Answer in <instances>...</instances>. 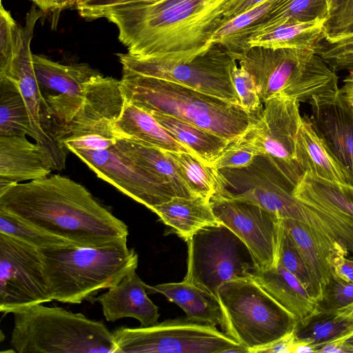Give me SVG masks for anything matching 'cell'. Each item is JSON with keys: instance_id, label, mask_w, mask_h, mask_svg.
Listing matches in <instances>:
<instances>
[{"instance_id": "1", "label": "cell", "mask_w": 353, "mask_h": 353, "mask_svg": "<svg viewBox=\"0 0 353 353\" xmlns=\"http://www.w3.org/2000/svg\"><path fill=\"white\" fill-rule=\"evenodd\" d=\"M229 0H159L109 13L128 53L161 62L190 61L214 43Z\"/></svg>"}, {"instance_id": "2", "label": "cell", "mask_w": 353, "mask_h": 353, "mask_svg": "<svg viewBox=\"0 0 353 353\" xmlns=\"http://www.w3.org/2000/svg\"><path fill=\"white\" fill-rule=\"evenodd\" d=\"M0 208L78 246L128 238V228L83 185L59 174L17 183L0 194Z\"/></svg>"}, {"instance_id": "3", "label": "cell", "mask_w": 353, "mask_h": 353, "mask_svg": "<svg viewBox=\"0 0 353 353\" xmlns=\"http://www.w3.org/2000/svg\"><path fill=\"white\" fill-rule=\"evenodd\" d=\"M127 242L124 238L99 247L39 249L52 299L70 304L93 303L100 291L116 286L138 266L139 255Z\"/></svg>"}, {"instance_id": "4", "label": "cell", "mask_w": 353, "mask_h": 353, "mask_svg": "<svg viewBox=\"0 0 353 353\" xmlns=\"http://www.w3.org/2000/svg\"><path fill=\"white\" fill-rule=\"evenodd\" d=\"M125 100L149 112L177 118L230 141L244 134L255 117L240 104L157 78L122 73Z\"/></svg>"}, {"instance_id": "5", "label": "cell", "mask_w": 353, "mask_h": 353, "mask_svg": "<svg viewBox=\"0 0 353 353\" xmlns=\"http://www.w3.org/2000/svg\"><path fill=\"white\" fill-rule=\"evenodd\" d=\"M10 344L19 353H117L102 321L59 307L36 304L14 311Z\"/></svg>"}, {"instance_id": "6", "label": "cell", "mask_w": 353, "mask_h": 353, "mask_svg": "<svg viewBox=\"0 0 353 353\" xmlns=\"http://www.w3.org/2000/svg\"><path fill=\"white\" fill-rule=\"evenodd\" d=\"M236 61L254 78L261 103L283 96L299 102L338 87V76L308 49L252 46Z\"/></svg>"}, {"instance_id": "7", "label": "cell", "mask_w": 353, "mask_h": 353, "mask_svg": "<svg viewBox=\"0 0 353 353\" xmlns=\"http://www.w3.org/2000/svg\"><path fill=\"white\" fill-rule=\"evenodd\" d=\"M226 334L249 353L294 330L296 321L253 278L223 283L217 290Z\"/></svg>"}, {"instance_id": "8", "label": "cell", "mask_w": 353, "mask_h": 353, "mask_svg": "<svg viewBox=\"0 0 353 353\" xmlns=\"http://www.w3.org/2000/svg\"><path fill=\"white\" fill-rule=\"evenodd\" d=\"M187 243V273L183 280L216 297L223 283L252 277L256 270L247 245L221 223L199 230Z\"/></svg>"}, {"instance_id": "9", "label": "cell", "mask_w": 353, "mask_h": 353, "mask_svg": "<svg viewBox=\"0 0 353 353\" xmlns=\"http://www.w3.org/2000/svg\"><path fill=\"white\" fill-rule=\"evenodd\" d=\"M112 333L117 353H225L248 350L215 326L186 317L148 327H119Z\"/></svg>"}, {"instance_id": "10", "label": "cell", "mask_w": 353, "mask_h": 353, "mask_svg": "<svg viewBox=\"0 0 353 353\" xmlns=\"http://www.w3.org/2000/svg\"><path fill=\"white\" fill-rule=\"evenodd\" d=\"M33 64L42 129L64 146L72 121L83 103L85 84L98 72L85 63L64 65L37 54H33Z\"/></svg>"}, {"instance_id": "11", "label": "cell", "mask_w": 353, "mask_h": 353, "mask_svg": "<svg viewBox=\"0 0 353 353\" xmlns=\"http://www.w3.org/2000/svg\"><path fill=\"white\" fill-rule=\"evenodd\" d=\"M122 73L137 74L172 81L240 104L231 79L236 60L221 44L214 43L188 61L161 62L117 54ZM241 105V104H240Z\"/></svg>"}, {"instance_id": "12", "label": "cell", "mask_w": 353, "mask_h": 353, "mask_svg": "<svg viewBox=\"0 0 353 353\" xmlns=\"http://www.w3.org/2000/svg\"><path fill=\"white\" fill-rule=\"evenodd\" d=\"M218 172L216 194L250 201L281 219L299 220L302 203L294 195L296 187L265 155L255 157L248 166Z\"/></svg>"}, {"instance_id": "13", "label": "cell", "mask_w": 353, "mask_h": 353, "mask_svg": "<svg viewBox=\"0 0 353 353\" xmlns=\"http://www.w3.org/2000/svg\"><path fill=\"white\" fill-rule=\"evenodd\" d=\"M299 101L278 96L265 103L245 134L261 154L268 157L296 187L305 172L296 155V139L302 119Z\"/></svg>"}, {"instance_id": "14", "label": "cell", "mask_w": 353, "mask_h": 353, "mask_svg": "<svg viewBox=\"0 0 353 353\" xmlns=\"http://www.w3.org/2000/svg\"><path fill=\"white\" fill-rule=\"evenodd\" d=\"M294 195L304 206L302 222L353 255V186L305 172Z\"/></svg>"}, {"instance_id": "15", "label": "cell", "mask_w": 353, "mask_h": 353, "mask_svg": "<svg viewBox=\"0 0 353 353\" xmlns=\"http://www.w3.org/2000/svg\"><path fill=\"white\" fill-rule=\"evenodd\" d=\"M52 301L39 249L0 233V311Z\"/></svg>"}, {"instance_id": "16", "label": "cell", "mask_w": 353, "mask_h": 353, "mask_svg": "<svg viewBox=\"0 0 353 353\" xmlns=\"http://www.w3.org/2000/svg\"><path fill=\"white\" fill-rule=\"evenodd\" d=\"M210 202L219 223L231 230L247 245L256 269L278 265L282 219L243 199L215 194Z\"/></svg>"}, {"instance_id": "17", "label": "cell", "mask_w": 353, "mask_h": 353, "mask_svg": "<svg viewBox=\"0 0 353 353\" xmlns=\"http://www.w3.org/2000/svg\"><path fill=\"white\" fill-rule=\"evenodd\" d=\"M96 175L149 210L176 196L159 177L119 150L69 148Z\"/></svg>"}, {"instance_id": "18", "label": "cell", "mask_w": 353, "mask_h": 353, "mask_svg": "<svg viewBox=\"0 0 353 353\" xmlns=\"http://www.w3.org/2000/svg\"><path fill=\"white\" fill-rule=\"evenodd\" d=\"M308 119L353 186V110L341 89L313 96Z\"/></svg>"}, {"instance_id": "19", "label": "cell", "mask_w": 353, "mask_h": 353, "mask_svg": "<svg viewBox=\"0 0 353 353\" xmlns=\"http://www.w3.org/2000/svg\"><path fill=\"white\" fill-rule=\"evenodd\" d=\"M42 13L36 6H32L28 12L25 24L22 26L21 50L14 61L9 76L3 79H11L17 83L29 112L32 127L36 134L35 141L43 150L52 170L60 171L65 167L68 150L52 140L42 129L40 94L34 70L33 54L30 49L34 26Z\"/></svg>"}, {"instance_id": "20", "label": "cell", "mask_w": 353, "mask_h": 353, "mask_svg": "<svg viewBox=\"0 0 353 353\" xmlns=\"http://www.w3.org/2000/svg\"><path fill=\"white\" fill-rule=\"evenodd\" d=\"M124 102L120 80L98 72L85 84L83 103L64 141L83 137L117 141L114 123Z\"/></svg>"}, {"instance_id": "21", "label": "cell", "mask_w": 353, "mask_h": 353, "mask_svg": "<svg viewBox=\"0 0 353 353\" xmlns=\"http://www.w3.org/2000/svg\"><path fill=\"white\" fill-rule=\"evenodd\" d=\"M146 286L133 270L116 286L99 295L96 301L101 304L106 321L132 317L140 322L141 327L157 323L159 308L148 298Z\"/></svg>"}, {"instance_id": "22", "label": "cell", "mask_w": 353, "mask_h": 353, "mask_svg": "<svg viewBox=\"0 0 353 353\" xmlns=\"http://www.w3.org/2000/svg\"><path fill=\"white\" fill-rule=\"evenodd\" d=\"M282 221L322 292L324 285L334 275L336 261L341 256L350 254L348 251L302 221L292 219H282Z\"/></svg>"}, {"instance_id": "23", "label": "cell", "mask_w": 353, "mask_h": 353, "mask_svg": "<svg viewBox=\"0 0 353 353\" xmlns=\"http://www.w3.org/2000/svg\"><path fill=\"white\" fill-rule=\"evenodd\" d=\"M52 171L41 148L26 136H0V178L17 183L49 176Z\"/></svg>"}, {"instance_id": "24", "label": "cell", "mask_w": 353, "mask_h": 353, "mask_svg": "<svg viewBox=\"0 0 353 353\" xmlns=\"http://www.w3.org/2000/svg\"><path fill=\"white\" fill-rule=\"evenodd\" d=\"M114 128L117 139H130L163 151L195 154L174 139L150 112L125 100L121 114L114 123Z\"/></svg>"}, {"instance_id": "25", "label": "cell", "mask_w": 353, "mask_h": 353, "mask_svg": "<svg viewBox=\"0 0 353 353\" xmlns=\"http://www.w3.org/2000/svg\"><path fill=\"white\" fill-rule=\"evenodd\" d=\"M252 278L299 322L316 310V301L301 282L281 265L256 269Z\"/></svg>"}, {"instance_id": "26", "label": "cell", "mask_w": 353, "mask_h": 353, "mask_svg": "<svg viewBox=\"0 0 353 353\" xmlns=\"http://www.w3.org/2000/svg\"><path fill=\"white\" fill-rule=\"evenodd\" d=\"M150 210L186 242L199 230L220 223L210 200L202 196H174Z\"/></svg>"}, {"instance_id": "27", "label": "cell", "mask_w": 353, "mask_h": 353, "mask_svg": "<svg viewBox=\"0 0 353 353\" xmlns=\"http://www.w3.org/2000/svg\"><path fill=\"white\" fill-rule=\"evenodd\" d=\"M149 293H160L179 305L188 319L212 326L221 325L223 317L218 298L183 280L146 286Z\"/></svg>"}, {"instance_id": "28", "label": "cell", "mask_w": 353, "mask_h": 353, "mask_svg": "<svg viewBox=\"0 0 353 353\" xmlns=\"http://www.w3.org/2000/svg\"><path fill=\"white\" fill-rule=\"evenodd\" d=\"M290 0H265L224 24L213 41L221 44L236 60L248 48V40L259 32L272 16Z\"/></svg>"}, {"instance_id": "29", "label": "cell", "mask_w": 353, "mask_h": 353, "mask_svg": "<svg viewBox=\"0 0 353 353\" xmlns=\"http://www.w3.org/2000/svg\"><path fill=\"white\" fill-rule=\"evenodd\" d=\"M296 155L305 172L327 181L347 183L343 168L314 131L307 114L302 117L299 128Z\"/></svg>"}, {"instance_id": "30", "label": "cell", "mask_w": 353, "mask_h": 353, "mask_svg": "<svg viewBox=\"0 0 353 353\" xmlns=\"http://www.w3.org/2000/svg\"><path fill=\"white\" fill-rule=\"evenodd\" d=\"M325 20L284 22L252 35L248 40V48L308 49L316 53L325 39L323 28Z\"/></svg>"}, {"instance_id": "31", "label": "cell", "mask_w": 353, "mask_h": 353, "mask_svg": "<svg viewBox=\"0 0 353 353\" xmlns=\"http://www.w3.org/2000/svg\"><path fill=\"white\" fill-rule=\"evenodd\" d=\"M150 113L174 139L208 165H213L232 141L172 116L156 112Z\"/></svg>"}, {"instance_id": "32", "label": "cell", "mask_w": 353, "mask_h": 353, "mask_svg": "<svg viewBox=\"0 0 353 353\" xmlns=\"http://www.w3.org/2000/svg\"><path fill=\"white\" fill-rule=\"evenodd\" d=\"M115 145L135 162L163 180L176 196L195 197L165 151L130 139H117Z\"/></svg>"}, {"instance_id": "33", "label": "cell", "mask_w": 353, "mask_h": 353, "mask_svg": "<svg viewBox=\"0 0 353 353\" xmlns=\"http://www.w3.org/2000/svg\"><path fill=\"white\" fill-rule=\"evenodd\" d=\"M352 332L353 319L337 312L318 310L296 322L294 328L296 340L311 345L315 352L323 345L343 339Z\"/></svg>"}, {"instance_id": "34", "label": "cell", "mask_w": 353, "mask_h": 353, "mask_svg": "<svg viewBox=\"0 0 353 353\" xmlns=\"http://www.w3.org/2000/svg\"><path fill=\"white\" fill-rule=\"evenodd\" d=\"M36 134L24 99L17 83L9 79H0V136Z\"/></svg>"}, {"instance_id": "35", "label": "cell", "mask_w": 353, "mask_h": 353, "mask_svg": "<svg viewBox=\"0 0 353 353\" xmlns=\"http://www.w3.org/2000/svg\"><path fill=\"white\" fill-rule=\"evenodd\" d=\"M174 163L181 177L196 196L208 200L219 188L218 170L196 155L185 152L165 151Z\"/></svg>"}, {"instance_id": "36", "label": "cell", "mask_w": 353, "mask_h": 353, "mask_svg": "<svg viewBox=\"0 0 353 353\" xmlns=\"http://www.w3.org/2000/svg\"><path fill=\"white\" fill-rule=\"evenodd\" d=\"M0 233L14 237L37 249L74 245L61 237L40 230L1 208Z\"/></svg>"}, {"instance_id": "37", "label": "cell", "mask_w": 353, "mask_h": 353, "mask_svg": "<svg viewBox=\"0 0 353 353\" xmlns=\"http://www.w3.org/2000/svg\"><path fill=\"white\" fill-rule=\"evenodd\" d=\"M283 222V221H282ZM279 264L292 273L316 300L321 295V289L311 274L303 256L283 224Z\"/></svg>"}, {"instance_id": "38", "label": "cell", "mask_w": 353, "mask_h": 353, "mask_svg": "<svg viewBox=\"0 0 353 353\" xmlns=\"http://www.w3.org/2000/svg\"><path fill=\"white\" fill-rule=\"evenodd\" d=\"M328 14L326 0H290L272 16L259 32L286 21L310 22L327 19Z\"/></svg>"}, {"instance_id": "39", "label": "cell", "mask_w": 353, "mask_h": 353, "mask_svg": "<svg viewBox=\"0 0 353 353\" xmlns=\"http://www.w3.org/2000/svg\"><path fill=\"white\" fill-rule=\"evenodd\" d=\"M23 41V28L1 3L0 8V79L9 76Z\"/></svg>"}, {"instance_id": "40", "label": "cell", "mask_w": 353, "mask_h": 353, "mask_svg": "<svg viewBox=\"0 0 353 353\" xmlns=\"http://www.w3.org/2000/svg\"><path fill=\"white\" fill-rule=\"evenodd\" d=\"M325 41L353 37V0H335L324 22Z\"/></svg>"}, {"instance_id": "41", "label": "cell", "mask_w": 353, "mask_h": 353, "mask_svg": "<svg viewBox=\"0 0 353 353\" xmlns=\"http://www.w3.org/2000/svg\"><path fill=\"white\" fill-rule=\"evenodd\" d=\"M260 154L256 146L244 134L230 142L213 166L217 170L241 168L249 165Z\"/></svg>"}, {"instance_id": "42", "label": "cell", "mask_w": 353, "mask_h": 353, "mask_svg": "<svg viewBox=\"0 0 353 353\" xmlns=\"http://www.w3.org/2000/svg\"><path fill=\"white\" fill-rule=\"evenodd\" d=\"M353 303V282L333 275L322 289L316 310L337 312Z\"/></svg>"}, {"instance_id": "43", "label": "cell", "mask_w": 353, "mask_h": 353, "mask_svg": "<svg viewBox=\"0 0 353 353\" xmlns=\"http://www.w3.org/2000/svg\"><path fill=\"white\" fill-rule=\"evenodd\" d=\"M230 75L241 105L249 113L256 116L263 107L254 78L243 68L239 67L237 63L232 68Z\"/></svg>"}, {"instance_id": "44", "label": "cell", "mask_w": 353, "mask_h": 353, "mask_svg": "<svg viewBox=\"0 0 353 353\" xmlns=\"http://www.w3.org/2000/svg\"><path fill=\"white\" fill-rule=\"evenodd\" d=\"M316 54L335 72L353 65V37L328 43L323 41Z\"/></svg>"}, {"instance_id": "45", "label": "cell", "mask_w": 353, "mask_h": 353, "mask_svg": "<svg viewBox=\"0 0 353 353\" xmlns=\"http://www.w3.org/2000/svg\"><path fill=\"white\" fill-rule=\"evenodd\" d=\"M159 0H81L75 8L87 21L105 18L106 16L126 6L152 3Z\"/></svg>"}, {"instance_id": "46", "label": "cell", "mask_w": 353, "mask_h": 353, "mask_svg": "<svg viewBox=\"0 0 353 353\" xmlns=\"http://www.w3.org/2000/svg\"><path fill=\"white\" fill-rule=\"evenodd\" d=\"M263 1L265 0H229L223 12V25Z\"/></svg>"}, {"instance_id": "47", "label": "cell", "mask_w": 353, "mask_h": 353, "mask_svg": "<svg viewBox=\"0 0 353 353\" xmlns=\"http://www.w3.org/2000/svg\"><path fill=\"white\" fill-rule=\"evenodd\" d=\"M296 342L294 330L274 342L258 349L255 353H291Z\"/></svg>"}, {"instance_id": "48", "label": "cell", "mask_w": 353, "mask_h": 353, "mask_svg": "<svg viewBox=\"0 0 353 353\" xmlns=\"http://www.w3.org/2000/svg\"><path fill=\"white\" fill-rule=\"evenodd\" d=\"M334 274L353 282V255H343L338 259L334 265Z\"/></svg>"}, {"instance_id": "49", "label": "cell", "mask_w": 353, "mask_h": 353, "mask_svg": "<svg viewBox=\"0 0 353 353\" xmlns=\"http://www.w3.org/2000/svg\"><path fill=\"white\" fill-rule=\"evenodd\" d=\"M343 339H339L332 341L321 346L316 352L321 353H338V352H352L350 347H348L343 342Z\"/></svg>"}, {"instance_id": "50", "label": "cell", "mask_w": 353, "mask_h": 353, "mask_svg": "<svg viewBox=\"0 0 353 353\" xmlns=\"http://www.w3.org/2000/svg\"><path fill=\"white\" fill-rule=\"evenodd\" d=\"M51 8L50 11L57 12L61 11L66 8H69L73 6H76L81 0H50Z\"/></svg>"}, {"instance_id": "51", "label": "cell", "mask_w": 353, "mask_h": 353, "mask_svg": "<svg viewBox=\"0 0 353 353\" xmlns=\"http://www.w3.org/2000/svg\"><path fill=\"white\" fill-rule=\"evenodd\" d=\"M349 74L343 80L341 88L344 94H353V65L348 70Z\"/></svg>"}, {"instance_id": "52", "label": "cell", "mask_w": 353, "mask_h": 353, "mask_svg": "<svg viewBox=\"0 0 353 353\" xmlns=\"http://www.w3.org/2000/svg\"><path fill=\"white\" fill-rule=\"evenodd\" d=\"M293 353L299 352H315L314 348L311 345L296 340V343L293 347Z\"/></svg>"}, {"instance_id": "53", "label": "cell", "mask_w": 353, "mask_h": 353, "mask_svg": "<svg viewBox=\"0 0 353 353\" xmlns=\"http://www.w3.org/2000/svg\"><path fill=\"white\" fill-rule=\"evenodd\" d=\"M40 8L42 12L50 11L51 4L50 0H31Z\"/></svg>"}, {"instance_id": "54", "label": "cell", "mask_w": 353, "mask_h": 353, "mask_svg": "<svg viewBox=\"0 0 353 353\" xmlns=\"http://www.w3.org/2000/svg\"><path fill=\"white\" fill-rule=\"evenodd\" d=\"M337 313L343 316L353 319V303L337 311Z\"/></svg>"}, {"instance_id": "55", "label": "cell", "mask_w": 353, "mask_h": 353, "mask_svg": "<svg viewBox=\"0 0 353 353\" xmlns=\"http://www.w3.org/2000/svg\"><path fill=\"white\" fill-rule=\"evenodd\" d=\"M343 342L353 352V332L343 339Z\"/></svg>"}, {"instance_id": "56", "label": "cell", "mask_w": 353, "mask_h": 353, "mask_svg": "<svg viewBox=\"0 0 353 353\" xmlns=\"http://www.w3.org/2000/svg\"><path fill=\"white\" fill-rule=\"evenodd\" d=\"M343 94L353 110V94Z\"/></svg>"}, {"instance_id": "57", "label": "cell", "mask_w": 353, "mask_h": 353, "mask_svg": "<svg viewBox=\"0 0 353 353\" xmlns=\"http://www.w3.org/2000/svg\"><path fill=\"white\" fill-rule=\"evenodd\" d=\"M328 6V10L335 0H326Z\"/></svg>"}, {"instance_id": "58", "label": "cell", "mask_w": 353, "mask_h": 353, "mask_svg": "<svg viewBox=\"0 0 353 353\" xmlns=\"http://www.w3.org/2000/svg\"></svg>"}]
</instances>
